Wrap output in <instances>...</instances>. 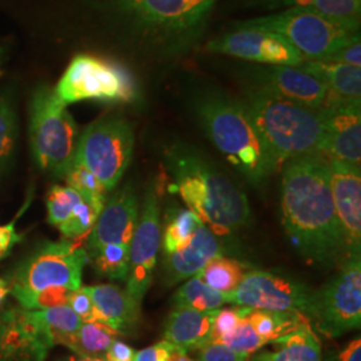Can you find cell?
Here are the masks:
<instances>
[{
	"label": "cell",
	"mask_w": 361,
	"mask_h": 361,
	"mask_svg": "<svg viewBox=\"0 0 361 361\" xmlns=\"http://www.w3.org/2000/svg\"><path fill=\"white\" fill-rule=\"evenodd\" d=\"M165 161L173 178L171 190L214 234L237 232L249 222L245 193L195 149L176 143L166 149Z\"/></svg>",
	"instance_id": "obj_2"
},
{
	"label": "cell",
	"mask_w": 361,
	"mask_h": 361,
	"mask_svg": "<svg viewBox=\"0 0 361 361\" xmlns=\"http://www.w3.org/2000/svg\"><path fill=\"white\" fill-rule=\"evenodd\" d=\"M110 10L135 37L164 55L190 50L207 26L185 0H111Z\"/></svg>",
	"instance_id": "obj_5"
},
{
	"label": "cell",
	"mask_w": 361,
	"mask_h": 361,
	"mask_svg": "<svg viewBox=\"0 0 361 361\" xmlns=\"http://www.w3.org/2000/svg\"><path fill=\"white\" fill-rule=\"evenodd\" d=\"M283 221L297 250L310 264L332 265L347 258L326 157L304 155L285 162Z\"/></svg>",
	"instance_id": "obj_1"
},
{
	"label": "cell",
	"mask_w": 361,
	"mask_h": 361,
	"mask_svg": "<svg viewBox=\"0 0 361 361\" xmlns=\"http://www.w3.org/2000/svg\"><path fill=\"white\" fill-rule=\"evenodd\" d=\"M92 258L95 271L114 280H126L129 274L130 245L109 244L98 250Z\"/></svg>",
	"instance_id": "obj_32"
},
{
	"label": "cell",
	"mask_w": 361,
	"mask_h": 361,
	"mask_svg": "<svg viewBox=\"0 0 361 361\" xmlns=\"http://www.w3.org/2000/svg\"><path fill=\"white\" fill-rule=\"evenodd\" d=\"M173 301L176 310L185 308L200 312H213L221 310V307L225 304H231V295L219 293L205 284L198 276H193L177 290Z\"/></svg>",
	"instance_id": "obj_26"
},
{
	"label": "cell",
	"mask_w": 361,
	"mask_h": 361,
	"mask_svg": "<svg viewBox=\"0 0 361 361\" xmlns=\"http://www.w3.org/2000/svg\"><path fill=\"white\" fill-rule=\"evenodd\" d=\"M301 67L326 86L324 104H361V67L325 61H305Z\"/></svg>",
	"instance_id": "obj_22"
},
{
	"label": "cell",
	"mask_w": 361,
	"mask_h": 361,
	"mask_svg": "<svg viewBox=\"0 0 361 361\" xmlns=\"http://www.w3.org/2000/svg\"><path fill=\"white\" fill-rule=\"evenodd\" d=\"M168 341L162 340L157 343L154 345L149 348L142 349L135 353V360L134 361H165L169 349Z\"/></svg>",
	"instance_id": "obj_44"
},
{
	"label": "cell",
	"mask_w": 361,
	"mask_h": 361,
	"mask_svg": "<svg viewBox=\"0 0 361 361\" xmlns=\"http://www.w3.org/2000/svg\"><path fill=\"white\" fill-rule=\"evenodd\" d=\"M247 323L267 344L295 331L307 317L293 312L250 310L246 316Z\"/></svg>",
	"instance_id": "obj_27"
},
{
	"label": "cell",
	"mask_w": 361,
	"mask_h": 361,
	"mask_svg": "<svg viewBox=\"0 0 361 361\" xmlns=\"http://www.w3.org/2000/svg\"><path fill=\"white\" fill-rule=\"evenodd\" d=\"M316 292L295 280L268 271H246L231 295V304L252 310L293 312L310 320Z\"/></svg>",
	"instance_id": "obj_12"
},
{
	"label": "cell",
	"mask_w": 361,
	"mask_h": 361,
	"mask_svg": "<svg viewBox=\"0 0 361 361\" xmlns=\"http://www.w3.org/2000/svg\"><path fill=\"white\" fill-rule=\"evenodd\" d=\"M219 344L228 345L229 348L245 353L247 356L267 345V343L256 334V331L252 328V325L247 323L246 317L237 325V328L233 331L231 335L222 338L219 341Z\"/></svg>",
	"instance_id": "obj_38"
},
{
	"label": "cell",
	"mask_w": 361,
	"mask_h": 361,
	"mask_svg": "<svg viewBox=\"0 0 361 361\" xmlns=\"http://www.w3.org/2000/svg\"><path fill=\"white\" fill-rule=\"evenodd\" d=\"M197 361H247L249 356L219 343H210L198 349Z\"/></svg>",
	"instance_id": "obj_41"
},
{
	"label": "cell",
	"mask_w": 361,
	"mask_h": 361,
	"mask_svg": "<svg viewBox=\"0 0 361 361\" xmlns=\"http://www.w3.org/2000/svg\"><path fill=\"white\" fill-rule=\"evenodd\" d=\"M135 350L123 341L116 340L109 350L106 352L104 361H134L135 360Z\"/></svg>",
	"instance_id": "obj_43"
},
{
	"label": "cell",
	"mask_w": 361,
	"mask_h": 361,
	"mask_svg": "<svg viewBox=\"0 0 361 361\" xmlns=\"http://www.w3.org/2000/svg\"><path fill=\"white\" fill-rule=\"evenodd\" d=\"M217 310L200 312L194 310H174L165 325V341L185 349L198 350L210 344L213 320Z\"/></svg>",
	"instance_id": "obj_23"
},
{
	"label": "cell",
	"mask_w": 361,
	"mask_h": 361,
	"mask_svg": "<svg viewBox=\"0 0 361 361\" xmlns=\"http://www.w3.org/2000/svg\"><path fill=\"white\" fill-rule=\"evenodd\" d=\"M237 27L276 32L286 39L305 61H323L360 34V26L329 19L310 7H292L245 20Z\"/></svg>",
	"instance_id": "obj_7"
},
{
	"label": "cell",
	"mask_w": 361,
	"mask_h": 361,
	"mask_svg": "<svg viewBox=\"0 0 361 361\" xmlns=\"http://www.w3.org/2000/svg\"><path fill=\"white\" fill-rule=\"evenodd\" d=\"M67 305L75 312V314L83 323H95L97 322L95 310H94V305H92V301H91V297L86 286H80L75 290H73L68 297Z\"/></svg>",
	"instance_id": "obj_40"
},
{
	"label": "cell",
	"mask_w": 361,
	"mask_h": 361,
	"mask_svg": "<svg viewBox=\"0 0 361 361\" xmlns=\"http://www.w3.org/2000/svg\"><path fill=\"white\" fill-rule=\"evenodd\" d=\"M37 314L51 335L55 345H65L66 341L74 335L83 322L68 305L37 310Z\"/></svg>",
	"instance_id": "obj_31"
},
{
	"label": "cell",
	"mask_w": 361,
	"mask_h": 361,
	"mask_svg": "<svg viewBox=\"0 0 361 361\" xmlns=\"http://www.w3.org/2000/svg\"><path fill=\"white\" fill-rule=\"evenodd\" d=\"M134 150V131L123 116L97 119L79 135L75 159L113 190L129 168Z\"/></svg>",
	"instance_id": "obj_9"
},
{
	"label": "cell",
	"mask_w": 361,
	"mask_h": 361,
	"mask_svg": "<svg viewBox=\"0 0 361 361\" xmlns=\"http://www.w3.org/2000/svg\"><path fill=\"white\" fill-rule=\"evenodd\" d=\"M192 107L207 138L249 180L261 182L280 169L245 102L219 91L205 90L194 95Z\"/></svg>",
	"instance_id": "obj_3"
},
{
	"label": "cell",
	"mask_w": 361,
	"mask_h": 361,
	"mask_svg": "<svg viewBox=\"0 0 361 361\" xmlns=\"http://www.w3.org/2000/svg\"><path fill=\"white\" fill-rule=\"evenodd\" d=\"M185 1L190 6L197 18L204 23H207L210 13L217 3V0H185Z\"/></svg>",
	"instance_id": "obj_47"
},
{
	"label": "cell",
	"mask_w": 361,
	"mask_h": 361,
	"mask_svg": "<svg viewBox=\"0 0 361 361\" xmlns=\"http://www.w3.org/2000/svg\"><path fill=\"white\" fill-rule=\"evenodd\" d=\"M83 198L80 194L68 186H52L49 198H47V210H49V222L61 229L70 219L74 207Z\"/></svg>",
	"instance_id": "obj_34"
},
{
	"label": "cell",
	"mask_w": 361,
	"mask_h": 361,
	"mask_svg": "<svg viewBox=\"0 0 361 361\" xmlns=\"http://www.w3.org/2000/svg\"><path fill=\"white\" fill-rule=\"evenodd\" d=\"M326 361H361V340H352L343 350L331 355Z\"/></svg>",
	"instance_id": "obj_45"
},
{
	"label": "cell",
	"mask_w": 361,
	"mask_h": 361,
	"mask_svg": "<svg viewBox=\"0 0 361 361\" xmlns=\"http://www.w3.org/2000/svg\"><path fill=\"white\" fill-rule=\"evenodd\" d=\"M161 210L158 197L152 186L145 195L142 213L138 217L130 243V265L126 293L141 307L143 297L153 280L157 256L161 247Z\"/></svg>",
	"instance_id": "obj_13"
},
{
	"label": "cell",
	"mask_w": 361,
	"mask_h": 361,
	"mask_svg": "<svg viewBox=\"0 0 361 361\" xmlns=\"http://www.w3.org/2000/svg\"><path fill=\"white\" fill-rule=\"evenodd\" d=\"M245 268L238 261L217 257L212 259L198 276L205 284L219 293L232 295L245 276Z\"/></svg>",
	"instance_id": "obj_28"
},
{
	"label": "cell",
	"mask_w": 361,
	"mask_h": 361,
	"mask_svg": "<svg viewBox=\"0 0 361 361\" xmlns=\"http://www.w3.org/2000/svg\"><path fill=\"white\" fill-rule=\"evenodd\" d=\"M274 350L261 352L252 361H323L322 343L310 320H304L290 334L273 341Z\"/></svg>",
	"instance_id": "obj_24"
},
{
	"label": "cell",
	"mask_w": 361,
	"mask_h": 361,
	"mask_svg": "<svg viewBox=\"0 0 361 361\" xmlns=\"http://www.w3.org/2000/svg\"><path fill=\"white\" fill-rule=\"evenodd\" d=\"M249 74L250 89L312 109H322L325 104L326 86L301 66L257 67Z\"/></svg>",
	"instance_id": "obj_15"
},
{
	"label": "cell",
	"mask_w": 361,
	"mask_h": 361,
	"mask_svg": "<svg viewBox=\"0 0 361 361\" xmlns=\"http://www.w3.org/2000/svg\"><path fill=\"white\" fill-rule=\"evenodd\" d=\"M252 308L235 305L233 308L219 310L216 312L214 320H213V329H212V343H219L222 338L231 335L233 331L237 328V325L241 323Z\"/></svg>",
	"instance_id": "obj_39"
},
{
	"label": "cell",
	"mask_w": 361,
	"mask_h": 361,
	"mask_svg": "<svg viewBox=\"0 0 361 361\" xmlns=\"http://www.w3.org/2000/svg\"><path fill=\"white\" fill-rule=\"evenodd\" d=\"M78 126L55 90L42 85L30 106V145L39 168L65 178L77 154Z\"/></svg>",
	"instance_id": "obj_6"
},
{
	"label": "cell",
	"mask_w": 361,
	"mask_h": 361,
	"mask_svg": "<svg viewBox=\"0 0 361 361\" xmlns=\"http://www.w3.org/2000/svg\"><path fill=\"white\" fill-rule=\"evenodd\" d=\"M119 334L106 324L83 323L77 332L66 341L65 347L75 352L79 357L104 360L106 352Z\"/></svg>",
	"instance_id": "obj_25"
},
{
	"label": "cell",
	"mask_w": 361,
	"mask_h": 361,
	"mask_svg": "<svg viewBox=\"0 0 361 361\" xmlns=\"http://www.w3.org/2000/svg\"><path fill=\"white\" fill-rule=\"evenodd\" d=\"M71 292V289L66 288H49L38 292H16L13 295L26 310H37L67 305Z\"/></svg>",
	"instance_id": "obj_36"
},
{
	"label": "cell",
	"mask_w": 361,
	"mask_h": 361,
	"mask_svg": "<svg viewBox=\"0 0 361 361\" xmlns=\"http://www.w3.org/2000/svg\"><path fill=\"white\" fill-rule=\"evenodd\" d=\"M10 292H11V284L4 279H0V305Z\"/></svg>",
	"instance_id": "obj_50"
},
{
	"label": "cell",
	"mask_w": 361,
	"mask_h": 361,
	"mask_svg": "<svg viewBox=\"0 0 361 361\" xmlns=\"http://www.w3.org/2000/svg\"><path fill=\"white\" fill-rule=\"evenodd\" d=\"M91 297L97 322L106 324L119 335H130L140 323L141 307H138L126 290L116 285L86 286Z\"/></svg>",
	"instance_id": "obj_21"
},
{
	"label": "cell",
	"mask_w": 361,
	"mask_h": 361,
	"mask_svg": "<svg viewBox=\"0 0 361 361\" xmlns=\"http://www.w3.org/2000/svg\"><path fill=\"white\" fill-rule=\"evenodd\" d=\"M217 257H221V247L216 234L202 225L195 231L188 245L168 255L165 261L166 280L170 284L188 280Z\"/></svg>",
	"instance_id": "obj_20"
},
{
	"label": "cell",
	"mask_w": 361,
	"mask_h": 361,
	"mask_svg": "<svg viewBox=\"0 0 361 361\" xmlns=\"http://www.w3.org/2000/svg\"><path fill=\"white\" fill-rule=\"evenodd\" d=\"M313 0H293V7H310Z\"/></svg>",
	"instance_id": "obj_51"
},
{
	"label": "cell",
	"mask_w": 361,
	"mask_h": 361,
	"mask_svg": "<svg viewBox=\"0 0 361 361\" xmlns=\"http://www.w3.org/2000/svg\"><path fill=\"white\" fill-rule=\"evenodd\" d=\"M261 4L269 7H281V6H293V0H257Z\"/></svg>",
	"instance_id": "obj_49"
},
{
	"label": "cell",
	"mask_w": 361,
	"mask_h": 361,
	"mask_svg": "<svg viewBox=\"0 0 361 361\" xmlns=\"http://www.w3.org/2000/svg\"><path fill=\"white\" fill-rule=\"evenodd\" d=\"M68 361H104L101 359H91V357H79V359H70Z\"/></svg>",
	"instance_id": "obj_52"
},
{
	"label": "cell",
	"mask_w": 361,
	"mask_h": 361,
	"mask_svg": "<svg viewBox=\"0 0 361 361\" xmlns=\"http://www.w3.org/2000/svg\"><path fill=\"white\" fill-rule=\"evenodd\" d=\"M3 55H4V51H3V49L0 47V75H1V65H3Z\"/></svg>",
	"instance_id": "obj_53"
},
{
	"label": "cell",
	"mask_w": 361,
	"mask_h": 361,
	"mask_svg": "<svg viewBox=\"0 0 361 361\" xmlns=\"http://www.w3.org/2000/svg\"><path fill=\"white\" fill-rule=\"evenodd\" d=\"M247 111L279 166L304 155H323L324 109H312L250 89Z\"/></svg>",
	"instance_id": "obj_4"
},
{
	"label": "cell",
	"mask_w": 361,
	"mask_h": 361,
	"mask_svg": "<svg viewBox=\"0 0 361 361\" xmlns=\"http://www.w3.org/2000/svg\"><path fill=\"white\" fill-rule=\"evenodd\" d=\"M325 62H334L341 65L356 66L361 67V42L360 34H357L345 46L323 59Z\"/></svg>",
	"instance_id": "obj_42"
},
{
	"label": "cell",
	"mask_w": 361,
	"mask_h": 361,
	"mask_svg": "<svg viewBox=\"0 0 361 361\" xmlns=\"http://www.w3.org/2000/svg\"><path fill=\"white\" fill-rule=\"evenodd\" d=\"M310 7L329 19L360 26L361 0H313Z\"/></svg>",
	"instance_id": "obj_35"
},
{
	"label": "cell",
	"mask_w": 361,
	"mask_h": 361,
	"mask_svg": "<svg viewBox=\"0 0 361 361\" xmlns=\"http://www.w3.org/2000/svg\"><path fill=\"white\" fill-rule=\"evenodd\" d=\"M329 164L331 190L337 219L340 221L347 257L360 256L361 174L360 168L326 158Z\"/></svg>",
	"instance_id": "obj_17"
},
{
	"label": "cell",
	"mask_w": 361,
	"mask_h": 361,
	"mask_svg": "<svg viewBox=\"0 0 361 361\" xmlns=\"http://www.w3.org/2000/svg\"><path fill=\"white\" fill-rule=\"evenodd\" d=\"M54 90L66 104L87 99L133 104L140 97L137 80L125 66L89 54L71 61Z\"/></svg>",
	"instance_id": "obj_8"
},
{
	"label": "cell",
	"mask_w": 361,
	"mask_h": 361,
	"mask_svg": "<svg viewBox=\"0 0 361 361\" xmlns=\"http://www.w3.org/2000/svg\"><path fill=\"white\" fill-rule=\"evenodd\" d=\"M207 50L268 66L297 67L305 62L300 52L281 35L252 27H237L235 31L212 39Z\"/></svg>",
	"instance_id": "obj_14"
},
{
	"label": "cell",
	"mask_w": 361,
	"mask_h": 361,
	"mask_svg": "<svg viewBox=\"0 0 361 361\" xmlns=\"http://www.w3.org/2000/svg\"><path fill=\"white\" fill-rule=\"evenodd\" d=\"M323 155L360 168L361 104H324Z\"/></svg>",
	"instance_id": "obj_19"
},
{
	"label": "cell",
	"mask_w": 361,
	"mask_h": 361,
	"mask_svg": "<svg viewBox=\"0 0 361 361\" xmlns=\"http://www.w3.org/2000/svg\"><path fill=\"white\" fill-rule=\"evenodd\" d=\"M170 344V343H169ZM165 361H194L185 349L178 348L173 344L169 345L168 355Z\"/></svg>",
	"instance_id": "obj_48"
},
{
	"label": "cell",
	"mask_w": 361,
	"mask_h": 361,
	"mask_svg": "<svg viewBox=\"0 0 361 361\" xmlns=\"http://www.w3.org/2000/svg\"><path fill=\"white\" fill-rule=\"evenodd\" d=\"M138 200L131 185L113 194L95 221L86 245L89 257L109 244L130 245L138 222Z\"/></svg>",
	"instance_id": "obj_18"
},
{
	"label": "cell",
	"mask_w": 361,
	"mask_h": 361,
	"mask_svg": "<svg viewBox=\"0 0 361 361\" xmlns=\"http://www.w3.org/2000/svg\"><path fill=\"white\" fill-rule=\"evenodd\" d=\"M65 180L68 188L80 194L86 202H89L98 213H101L107 201V190L89 169L85 168L79 161L74 159L66 173Z\"/></svg>",
	"instance_id": "obj_29"
},
{
	"label": "cell",
	"mask_w": 361,
	"mask_h": 361,
	"mask_svg": "<svg viewBox=\"0 0 361 361\" xmlns=\"http://www.w3.org/2000/svg\"><path fill=\"white\" fill-rule=\"evenodd\" d=\"M310 320L328 337H338L360 328V256L345 258L340 271L323 290L316 292Z\"/></svg>",
	"instance_id": "obj_11"
},
{
	"label": "cell",
	"mask_w": 361,
	"mask_h": 361,
	"mask_svg": "<svg viewBox=\"0 0 361 361\" xmlns=\"http://www.w3.org/2000/svg\"><path fill=\"white\" fill-rule=\"evenodd\" d=\"M202 225L205 224L189 209L177 210L174 214H171L162 241L166 256L188 245L195 231Z\"/></svg>",
	"instance_id": "obj_30"
},
{
	"label": "cell",
	"mask_w": 361,
	"mask_h": 361,
	"mask_svg": "<svg viewBox=\"0 0 361 361\" xmlns=\"http://www.w3.org/2000/svg\"><path fill=\"white\" fill-rule=\"evenodd\" d=\"M52 347H55L54 340L37 310H13L4 314L3 334H0L3 359L44 361Z\"/></svg>",
	"instance_id": "obj_16"
},
{
	"label": "cell",
	"mask_w": 361,
	"mask_h": 361,
	"mask_svg": "<svg viewBox=\"0 0 361 361\" xmlns=\"http://www.w3.org/2000/svg\"><path fill=\"white\" fill-rule=\"evenodd\" d=\"M98 216L99 213L91 207L89 202L82 200L77 207H74L70 219L59 231L66 238L83 237L86 234H90Z\"/></svg>",
	"instance_id": "obj_37"
},
{
	"label": "cell",
	"mask_w": 361,
	"mask_h": 361,
	"mask_svg": "<svg viewBox=\"0 0 361 361\" xmlns=\"http://www.w3.org/2000/svg\"><path fill=\"white\" fill-rule=\"evenodd\" d=\"M89 261L86 249L75 244L46 243L19 267L13 276L11 293L38 292L49 288H80L82 271Z\"/></svg>",
	"instance_id": "obj_10"
},
{
	"label": "cell",
	"mask_w": 361,
	"mask_h": 361,
	"mask_svg": "<svg viewBox=\"0 0 361 361\" xmlns=\"http://www.w3.org/2000/svg\"><path fill=\"white\" fill-rule=\"evenodd\" d=\"M16 145V118L8 95L0 92V173L10 166Z\"/></svg>",
	"instance_id": "obj_33"
},
{
	"label": "cell",
	"mask_w": 361,
	"mask_h": 361,
	"mask_svg": "<svg viewBox=\"0 0 361 361\" xmlns=\"http://www.w3.org/2000/svg\"><path fill=\"white\" fill-rule=\"evenodd\" d=\"M20 241V235L16 234L13 224L0 226V258L3 257L15 243Z\"/></svg>",
	"instance_id": "obj_46"
}]
</instances>
